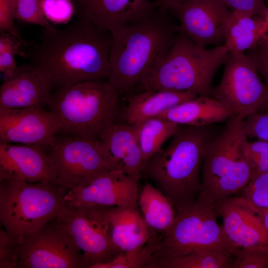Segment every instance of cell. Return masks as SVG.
Masks as SVG:
<instances>
[{
    "instance_id": "cell-8",
    "label": "cell",
    "mask_w": 268,
    "mask_h": 268,
    "mask_svg": "<svg viewBox=\"0 0 268 268\" xmlns=\"http://www.w3.org/2000/svg\"><path fill=\"white\" fill-rule=\"evenodd\" d=\"M244 119L239 115L231 117L224 131L206 147L198 197L212 204L242 191L251 179L243 150L247 139Z\"/></svg>"
},
{
    "instance_id": "cell-27",
    "label": "cell",
    "mask_w": 268,
    "mask_h": 268,
    "mask_svg": "<svg viewBox=\"0 0 268 268\" xmlns=\"http://www.w3.org/2000/svg\"><path fill=\"white\" fill-rule=\"evenodd\" d=\"M233 255L219 250H205L171 259L156 268H233Z\"/></svg>"
},
{
    "instance_id": "cell-34",
    "label": "cell",
    "mask_w": 268,
    "mask_h": 268,
    "mask_svg": "<svg viewBox=\"0 0 268 268\" xmlns=\"http://www.w3.org/2000/svg\"><path fill=\"white\" fill-rule=\"evenodd\" d=\"M234 257L233 268H268V246L239 249Z\"/></svg>"
},
{
    "instance_id": "cell-37",
    "label": "cell",
    "mask_w": 268,
    "mask_h": 268,
    "mask_svg": "<svg viewBox=\"0 0 268 268\" xmlns=\"http://www.w3.org/2000/svg\"><path fill=\"white\" fill-rule=\"evenodd\" d=\"M245 53L254 64L268 88V42L261 41Z\"/></svg>"
},
{
    "instance_id": "cell-31",
    "label": "cell",
    "mask_w": 268,
    "mask_h": 268,
    "mask_svg": "<svg viewBox=\"0 0 268 268\" xmlns=\"http://www.w3.org/2000/svg\"><path fill=\"white\" fill-rule=\"evenodd\" d=\"M13 3L15 19L19 21L49 30L56 27L43 15L39 0H13Z\"/></svg>"
},
{
    "instance_id": "cell-13",
    "label": "cell",
    "mask_w": 268,
    "mask_h": 268,
    "mask_svg": "<svg viewBox=\"0 0 268 268\" xmlns=\"http://www.w3.org/2000/svg\"><path fill=\"white\" fill-rule=\"evenodd\" d=\"M179 31L201 46H221L232 11L223 0H196L170 8Z\"/></svg>"
},
{
    "instance_id": "cell-12",
    "label": "cell",
    "mask_w": 268,
    "mask_h": 268,
    "mask_svg": "<svg viewBox=\"0 0 268 268\" xmlns=\"http://www.w3.org/2000/svg\"><path fill=\"white\" fill-rule=\"evenodd\" d=\"M219 84L212 88L211 97L235 115L246 117L268 106V88L246 53L229 54Z\"/></svg>"
},
{
    "instance_id": "cell-43",
    "label": "cell",
    "mask_w": 268,
    "mask_h": 268,
    "mask_svg": "<svg viewBox=\"0 0 268 268\" xmlns=\"http://www.w3.org/2000/svg\"><path fill=\"white\" fill-rule=\"evenodd\" d=\"M265 1H266L268 5V0H265Z\"/></svg>"
},
{
    "instance_id": "cell-32",
    "label": "cell",
    "mask_w": 268,
    "mask_h": 268,
    "mask_svg": "<svg viewBox=\"0 0 268 268\" xmlns=\"http://www.w3.org/2000/svg\"><path fill=\"white\" fill-rule=\"evenodd\" d=\"M41 10L51 23L67 24L74 14L71 0H39Z\"/></svg>"
},
{
    "instance_id": "cell-7",
    "label": "cell",
    "mask_w": 268,
    "mask_h": 268,
    "mask_svg": "<svg viewBox=\"0 0 268 268\" xmlns=\"http://www.w3.org/2000/svg\"><path fill=\"white\" fill-rule=\"evenodd\" d=\"M170 226L161 233L158 249L145 268L171 259L205 250H219L234 255L239 250L217 221L214 204L198 197L177 210Z\"/></svg>"
},
{
    "instance_id": "cell-9",
    "label": "cell",
    "mask_w": 268,
    "mask_h": 268,
    "mask_svg": "<svg viewBox=\"0 0 268 268\" xmlns=\"http://www.w3.org/2000/svg\"><path fill=\"white\" fill-rule=\"evenodd\" d=\"M112 207L65 202L56 217L83 254L88 268L107 263L122 252L111 237Z\"/></svg>"
},
{
    "instance_id": "cell-15",
    "label": "cell",
    "mask_w": 268,
    "mask_h": 268,
    "mask_svg": "<svg viewBox=\"0 0 268 268\" xmlns=\"http://www.w3.org/2000/svg\"><path fill=\"white\" fill-rule=\"evenodd\" d=\"M58 131L56 119L47 109H0V142L48 146Z\"/></svg>"
},
{
    "instance_id": "cell-18",
    "label": "cell",
    "mask_w": 268,
    "mask_h": 268,
    "mask_svg": "<svg viewBox=\"0 0 268 268\" xmlns=\"http://www.w3.org/2000/svg\"><path fill=\"white\" fill-rule=\"evenodd\" d=\"M214 207L223 219L227 237L237 248L268 246V231L241 197L227 198L215 202Z\"/></svg>"
},
{
    "instance_id": "cell-16",
    "label": "cell",
    "mask_w": 268,
    "mask_h": 268,
    "mask_svg": "<svg viewBox=\"0 0 268 268\" xmlns=\"http://www.w3.org/2000/svg\"><path fill=\"white\" fill-rule=\"evenodd\" d=\"M74 14L112 32L129 24L145 21L157 7L150 0H71Z\"/></svg>"
},
{
    "instance_id": "cell-19",
    "label": "cell",
    "mask_w": 268,
    "mask_h": 268,
    "mask_svg": "<svg viewBox=\"0 0 268 268\" xmlns=\"http://www.w3.org/2000/svg\"><path fill=\"white\" fill-rule=\"evenodd\" d=\"M98 142L112 170L141 176L145 164L133 125L117 122L104 130Z\"/></svg>"
},
{
    "instance_id": "cell-22",
    "label": "cell",
    "mask_w": 268,
    "mask_h": 268,
    "mask_svg": "<svg viewBox=\"0 0 268 268\" xmlns=\"http://www.w3.org/2000/svg\"><path fill=\"white\" fill-rule=\"evenodd\" d=\"M110 216L112 239L121 252L145 245L157 232L147 224L138 207H113Z\"/></svg>"
},
{
    "instance_id": "cell-26",
    "label": "cell",
    "mask_w": 268,
    "mask_h": 268,
    "mask_svg": "<svg viewBox=\"0 0 268 268\" xmlns=\"http://www.w3.org/2000/svg\"><path fill=\"white\" fill-rule=\"evenodd\" d=\"M132 125L145 166L161 149L163 144L172 137L179 126L175 123L159 117L146 119Z\"/></svg>"
},
{
    "instance_id": "cell-3",
    "label": "cell",
    "mask_w": 268,
    "mask_h": 268,
    "mask_svg": "<svg viewBox=\"0 0 268 268\" xmlns=\"http://www.w3.org/2000/svg\"><path fill=\"white\" fill-rule=\"evenodd\" d=\"M208 126L179 125L168 146L156 153L143 170L176 211L195 201L200 194L205 148L213 138Z\"/></svg>"
},
{
    "instance_id": "cell-29",
    "label": "cell",
    "mask_w": 268,
    "mask_h": 268,
    "mask_svg": "<svg viewBox=\"0 0 268 268\" xmlns=\"http://www.w3.org/2000/svg\"><path fill=\"white\" fill-rule=\"evenodd\" d=\"M0 71L3 78L11 77L17 66L15 56L26 58V53L20 43L7 33H0Z\"/></svg>"
},
{
    "instance_id": "cell-38",
    "label": "cell",
    "mask_w": 268,
    "mask_h": 268,
    "mask_svg": "<svg viewBox=\"0 0 268 268\" xmlns=\"http://www.w3.org/2000/svg\"><path fill=\"white\" fill-rule=\"evenodd\" d=\"M231 11L245 13L252 16H261L268 6L265 0H223Z\"/></svg>"
},
{
    "instance_id": "cell-40",
    "label": "cell",
    "mask_w": 268,
    "mask_h": 268,
    "mask_svg": "<svg viewBox=\"0 0 268 268\" xmlns=\"http://www.w3.org/2000/svg\"><path fill=\"white\" fill-rule=\"evenodd\" d=\"M196 0H155L157 7L168 10L170 8Z\"/></svg>"
},
{
    "instance_id": "cell-23",
    "label": "cell",
    "mask_w": 268,
    "mask_h": 268,
    "mask_svg": "<svg viewBox=\"0 0 268 268\" xmlns=\"http://www.w3.org/2000/svg\"><path fill=\"white\" fill-rule=\"evenodd\" d=\"M234 115L232 111L215 98L199 96L175 106L159 117L179 125L201 127L228 120Z\"/></svg>"
},
{
    "instance_id": "cell-36",
    "label": "cell",
    "mask_w": 268,
    "mask_h": 268,
    "mask_svg": "<svg viewBox=\"0 0 268 268\" xmlns=\"http://www.w3.org/2000/svg\"><path fill=\"white\" fill-rule=\"evenodd\" d=\"M243 124L247 137L268 141V108L246 117Z\"/></svg>"
},
{
    "instance_id": "cell-10",
    "label": "cell",
    "mask_w": 268,
    "mask_h": 268,
    "mask_svg": "<svg viewBox=\"0 0 268 268\" xmlns=\"http://www.w3.org/2000/svg\"><path fill=\"white\" fill-rule=\"evenodd\" d=\"M15 268H88L84 257L56 218L14 241Z\"/></svg>"
},
{
    "instance_id": "cell-1",
    "label": "cell",
    "mask_w": 268,
    "mask_h": 268,
    "mask_svg": "<svg viewBox=\"0 0 268 268\" xmlns=\"http://www.w3.org/2000/svg\"><path fill=\"white\" fill-rule=\"evenodd\" d=\"M112 44L110 31L78 18L63 29L43 28L26 58L56 90L85 81L108 80Z\"/></svg>"
},
{
    "instance_id": "cell-39",
    "label": "cell",
    "mask_w": 268,
    "mask_h": 268,
    "mask_svg": "<svg viewBox=\"0 0 268 268\" xmlns=\"http://www.w3.org/2000/svg\"><path fill=\"white\" fill-rule=\"evenodd\" d=\"M14 241L2 228L0 231V268H15Z\"/></svg>"
},
{
    "instance_id": "cell-5",
    "label": "cell",
    "mask_w": 268,
    "mask_h": 268,
    "mask_svg": "<svg viewBox=\"0 0 268 268\" xmlns=\"http://www.w3.org/2000/svg\"><path fill=\"white\" fill-rule=\"evenodd\" d=\"M228 56L224 45L207 48L179 31L165 56L138 92L189 91L211 97L214 76Z\"/></svg>"
},
{
    "instance_id": "cell-42",
    "label": "cell",
    "mask_w": 268,
    "mask_h": 268,
    "mask_svg": "<svg viewBox=\"0 0 268 268\" xmlns=\"http://www.w3.org/2000/svg\"><path fill=\"white\" fill-rule=\"evenodd\" d=\"M259 16L261 19L263 26V37L261 41L268 42V6L265 12Z\"/></svg>"
},
{
    "instance_id": "cell-17",
    "label": "cell",
    "mask_w": 268,
    "mask_h": 268,
    "mask_svg": "<svg viewBox=\"0 0 268 268\" xmlns=\"http://www.w3.org/2000/svg\"><path fill=\"white\" fill-rule=\"evenodd\" d=\"M53 92L48 77L31 64L17 66L13 75L3 78L0 109H46Z\"/></svg>"
},
{
    "instance_id": "cell-11",
    "label": "cell",
    "mask_w": 268,
    "mask_h": 268,
    "mask_svg": "<svg viewBox=\"0 0 268 268\" xmlns=\"http://www.w3.org/2000/svg\"><path fill=\"white\" fill-rule=\"evenodd\" d=\"M49 180L67 190L112 170L98 141L57 134L48 147Z\"/></svg>"
},
{
    "instance_id": "cell-2",
    "label": "cell",
    "mask_w": 268,
    "mask_h": 268,
    "mask_svg": "<svg viewBox=\"0 0 268 268\" xmlns=\"http://www.w3.org/2000/svg\"><path fill=\"white\" fill-rule=\"evenodd\" d=\"M173 17L157 7L149 19L111 32L108 81L120 95L138 91L161 62L179 31Z\"/></svg>"
},
{
    "instance_id": "cell-30",
    "label": "cell",
    "mask_w": 268,
    "mask_h": 268,
    "mask_svg": "<svg viewBox=\"0 0 268 268\" xmlns=\"http://www.w3.org/2000/svg\"><path fill=\"white\" fill-rule=\"evenodd\" d=\"M242 191L241 197L249 204L268 207V172L252 174L250 181Z\"/></svg>"
},
{
    "instance_id": "cell-25",
    "label": "cell",
    "mask_w": 268,
    "mask_h": 268,
    "mask_svg": "<svg viewBox=\"0 0 268 268\" xmlns=\"http://www.w3.org/2000/svg\"><path fill=\"white\" fill-rule=\"evenodd\" d=\"M137 205L147 224L160 234L170 226L176 215L170 200L160 189L149 183L139 188Z\"/></svg>"
},
{
    "instance_id": "cell-35",
    "label": "cell",
    "mask_w": 268,
    "mask_h": 268,
    "mask_svg": "<svg viewBox=\"0 0 268 268\" xmlns=\"http://www.w3.org/2000/svg\"><path fill=\"white\" fill-rule=\"evenodd\" d=\"M13 0H0V33H7L15 37L25 50L30 44L24 40L14 24Z\"/></svg>"
},
{
    "instance_id": "cell-41",
    "label": "cell",
    "mask_w": 268,
    "mask_h": 268,
    "mask_svg": "<svg viewBox=\"0 0 268 268\" xmlns=\"http://www.w3.org/2000/svg\"><path fill=\"white\" fill-rule=\"evenodd\" d=\"M243 200L257 214L263 224L264 227L268 231V207L261 208L252 206L247 203L244 199Z\"/></svg>"
},
{
    "instance_id": "cell-21",
    "label": "cell",
    "mask_w": 268,
    "mask_h": 268,
    "mask_svg": "<svg viewBox=\"0 0 268 268\" xmlns=\"http://www.w3.org/2000/svg\"><path fill=\"white\" fill-rule=\"evenodd\" d=\"M199 96L189 91L144 90L128 94L123 112L125 123L134 125L159 117L175 106Z\"/></svg>"
},
{
    "instance_id": "cell-4",
    "label": "cell",
    "mask_w": 268,
    "mask_h": 268,
    "mask_svg": "<svg viewBox=\"0 0 268 268\" xmlns=\"http://www.w3.org/2000/svg\"><path fill=\"white\" fill-rule=\"evenodd\" d=\"M120 95L108 80L85 81L53 91L46 109L57 120L58 134L98 141L118 122Z\"/></svg>"
},
{
    "instance_id": "cell-33",
    "label": "cell",
    "mask_w": 268,
    "mask_h": 268,
    "mask_svg": "<svg viewBox=\"0 0 268 268\" xmlns=\"http://www.w3.org/2000/svg\"><path fill=\"white\" fill-rule=\"evenodd\" d=\"M243 150L252 174L268 172V141L246 140Z\"/></svg>"
},
{
    "instance_id": "cell-28",
    "label": "cell",
    "mask_w": 268,
    "mask_h": 268,
    "mask_svg": "<svg viewBox=\"0 0 268 268\" xmlns=\"http://www.w3.org/2000/svg\"><path fill=\"white\" fill-rule=\"evenodd\" d=\"M156 232L145 245L122 252L111 261L98 265L94 268H145L158 249L161 234Z\"/></svg>"
},
{
    "instance_id": "cell-14",
    "label": "cell",
    "mask_w": 268,
    "mask_h": 268,
    "mask_svg": "<svg viewBox=\"0 0 268 268\" xmlns=\"http://www.w3.org/2000/svg\"><path fill=\"white\" fill-rule=\"evenodd\" d=\"M140 178L120 170H111L95 177L81 187L68 190L65 202L109 207H138Z\"/></svg>"
},
{
    "instance_id": "cell-6",
    "label": "cell",
    "mask_w": 268,
    "mask_h": 268,
    "mask_svg": "<svg viewBox=\"0 0 268 268\" xmlns=\"http://www.w3.org/2000/svg\"><path fill=\"white\" fill-rule=\"evenodd\" d=\"M67 190L48 179L0 177V222L14 241L55 218Z\"/></svg>"
},
{
    "instance_id": "cell-24",
    "label": "cell",
    "mask_w": 268,
    "mask_h": 268,
    "mask_svg": "<svg viewBox=\"0 0 268 268\" xmlns=\"http://www.w3.org/2000/svg\"><path fill=\"white\" fill-rule=\"evenodd\" d=\"M262 37L263 26L260 16L232 11L224 44L229 54L245 53L256 46Z\"/></svg>"
},
{
    "instance_id": "cell-20",
    "label": "cell",
    "mask_w": 268,
    "mask_h": 268,
    "mask_svg": "<svg viewBox=\"0 0 268 268\" xmlns=\"http://www.w3.org/2000/svg\"><path fill=\"white\" fill-rule=\"evenodd\" d=\"M48 147L0 142V177H14L30 182L49 180Z\"/></svg>"
}]
</instances>
